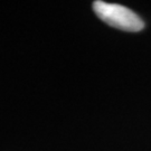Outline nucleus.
I'll list each match as a JSON object with an SVG mask.
<instances>
[{
	"label": "nucleus",
	"instance_id": "f257e3e1",
	"mask_svg": "<svg viewBox=\"0 0 151 151\" xmlns=\"http://www.w3.org/2000/svg\"><path fill=\"white\" fill-rule=\"evenodd\" d=\"M96 16L105 24L127 32H140L145 28V22L134 11L118 4H110L102 0L93 2Z\"/></svg>",
	"mask_w": 151,
	"mask_h": 151
}]
</instances>
